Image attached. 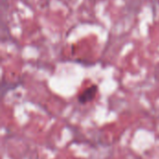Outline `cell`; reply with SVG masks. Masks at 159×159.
Listing matches in <instances>:
<instances>
[{
  "label": "cell",
  "mask_w": 159,
  "mask_h": 159,
  "mask_svg": "<svg viewBox=\"0 0 159 159\" xmlns=\"http://www.w3.org/2000/svg\"><path fill=\"white\" fill-rule=\"evenodd\" d=\"M98 91V86L96 85H92L89 88H88L87 89H85L79 96H78V102L81 104H86L89 102H91Z\"/></svg>",
  "instance_id": "6da1fadb"
}]
</instances>
